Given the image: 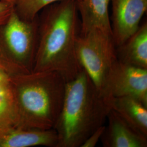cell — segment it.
<instances>
[{
	"label": "cell",
	"mask_w": 147,
	"mask_h": 147,
	"mask_svg": "<svg viewBox=\"0 0 147 147\" xmlns=\"http://www.w3.org/2000/svg\"><path fill=\"white\" fill-rule=\"evenodd\" d=\"M38 23L21 18L15 8L0 26V68L9 77L33 70Z\"/></svg>",
	"instance_id": "277c9868"
},
{
	"label": "cell",
	"mask_w": 147,
	"mask_h": 147,
	"mask_svg": "<svg viewBox=\"0 0 147 147\" xmlns=\"http://www.w3.org/2000/svg\"><path fill=\"white\" fill-rule=\"evenodd\" d=\"M116 49L119 61L147 69V24L144 22L125 42Z\"/></svg>",
	"instance_id": "8fae6325"
},
{
	"label": "cell",
	"mask_w": 147,
	"mask_h": 147,
	"mask_svg": "<svg viewBox=\"0 0 147 147\" xmlns=\"http://www.w3.org/2000/svg\"><path fill=\"white\" fill-rule=\"evenodd\" d=\"M7 76H8L0 68V80Z\"/></svg>",
	"instance_id": "e0dca14e"
},
{
	"label": "cell",
	"mask_w": 147,
	"mask_h": 147,
	"mask_svg": "<svg viewBox=\"0 0 147 147\" xmlns=\"http://www.w3.org/2000/svg\"><path fill=\"white\" fill-rule=\"evenodd\" d=\"M109 102L113 98L130 97L147 107V69L117 61L108 75L103 93Z\"/></svg>",
	"instance_id": "8992f818"
},
{
	"label": "cell",
	"mask_w": 147,
	"mask_h": 147,
	"mask_svg": "<svg viewBox=\"0 0 147 147\" xmlns=\"http://www.w3.org/2000/svg\"><path fill=\"white\" fill-rule=\"evenodd\" d=\"M110 110L109 103L82 69L66 82L63 105L53 127L58 136L57 147H81L104 125Z\"/></svg>",
	"instance_id": "7a4b0ae2"
},
{
	"label": "cell",
	"mask_w": 147,
	"mask_h": 147,
	"mask_svg": "<svg viewBox=\"0 0 147 147\" xmlns=\"http://www.w3.org/2000/svg\"><path fill=\"white\" fill-rule=\"evenodd\" d=\"M108 124L101 137L105 147H147V136L137 132L111 109Z\"/></svg>",
	"instance_id": "9c48e42d"
},
{
	"label": "cell",
	"mask_w": 147,
	"mask_h": 147,
	"mask_svg": "<svg viewBox=\"0 0 147 147\" xmlns=\"http://www.w3.org/2000/svg\"><path fill=\"white\" fill-rule=\"evenodd\" d=\"M2 1H7V2H11V3H14L16 4V1L18 0H2Z\"/></svg>",
	"instance_id": "ac0fdd59"
},
{
	"label": "cell",
	"mask_w": 147,
	"mask_h": 147,
	"mask_svg": "<svg viewBox=\"0 0 147 147\" xmlns=\"http://www.w3.org/2000/svg\"><path fill=\"white\" fill-rule=\"evenodd\" d=\"M76 0L50 5L38 27V39L32 71H55L66 81L82 69L76 54L81 31Z\"/></svg>",
	"instance_id": "6da1fadb"
},
{
	"label": "cell",
	"mask_w": 147,
	"mask_h": 147,
	"mask_svg": "<svg viewBox=\"0 0 147 147\" xmlns=\"http://www.w3.org/2000/svg\"><path fill=\"white\" fill-rule=\"evenodd\" d=\"M18 125L53 129L63 105L66 81L55 71H32L9 77Z\"/></svg>",
	"instance_id": "3957f363"
},
{
	"label": "cell",
	"mask_w": 147,
	"mask_h": 147,
	"mask_svg": "<svg viewBox=\"0 0 147 147\" xmlns=\"http://www.w3.org/2000/svg\"><path fill=\"white\" fill-rule=\"evenodd\" d=\"M63 1L64 0H18L14 8L21 18L27 21H34L42 9Z\"/></svg>",
	"instance_id": "5bb4252c"
},
{
	"label": "cell",
	"mask_w": 147,
	"mask_h": 147,
	"mask_svg": "<svg viewBox=\"0 0 147 147\" xmlns=\"http://www.w3.org/2000/svg\"><path fill=\"white\" fill-rule=\"evenodd\" d=\"M81 22L80 33L98 29L112 36L109 5L111 0H78Z\"/></svg>",
	"instance_id": "30bf717a"
},
{
	"label": "cell",
	"mask_w": 147,
	"mask_h": 147,
	"mask_svg": "<svg viewBox=\"0 0 147 147\" xmlns=\"http://www.w3.org/2000/svg\"><path fill=\"white\" fill-rule=\"evenodd\" d=\"M14 7V3L0 0V26L7 20Z\"/></svg>",
	"instance_id": "2e32d148"
},
{
	"label": "cell",
	"mask_w": 147,
	"mask_h": 147,
	"mask_svg": "<svg viewBox=\"0 0 147 147\" xmlns=\"http://www.w3.org/2000/svg\"><path fill=\"white\" fill-rule=\"evenodd\" d=\"M114 111L137 132L147 136V107L130 97L113 98L109 100Z\"/></svg>",
	"instance_id": "7c38bea8"
},
{
	"label": "cell",
	"mask_w": 147,
	"mask_h": 147,
	"mask_svg": "<svg viewBox=\"0 0 147 147\" xmlns=\"http://www.w3.org/2000/svg\"><path fill=\"white\" fill-rule=\"evenodd\" d=\"M105 125L98 128L86 139L81 147H95L97 143L100 140L101 137L105 130Z\"/></svg>",
	"instance_id": "9a60e30c"
},
{
	"label": "cell",
	"mask_w": 147,
	"mask_h": 147,
	"mask_svg": "<svg viewBox=\"0 0 147 147\" xmlns=\"http://www.w3.org/2000/svg\"><path fill=\"white\" fill-rule=\"evenodd\" d=\"M112 37L116 47L121 46L140 26L147 10V0H111Z\"/></svg>",
	"instance_id": "52a82bcc"
},
{
	"label": "cell",
	"mask_w": 147,
	"mask_h": 147,
	"mask_svg": "<svg viewBox=\"0 0 147 147\" xmlns=\"http://www.w3.org/2000/svg\"><path fill=\"white\" fill-rule=\"evenodd\" d=\"M18 125L16 104L9 77L0 80V130Z\"/></svg>",
	"instance_id": "4fadbf2b"
},
{
	"label": "cell",
	"mask_w": 147,
	"mask_h": 147,
	"mask_svg": "<svg viewBox=\"0 0 147 147\" xmlns=\"http://www.w3.org/2000/svg\"><path fill=\"white\" fill-rule=\"evenodd\" d=\"M76 54L81 68L104 97L108 75L118 60L112 37L98 29L80 33Z\"/></svg>",
	"instance_id": "5b68a950"
},
{
	"label": "cell",
	"mask_w": 147,
	"mask_h": 147,
	"mask_svg": "<svg viewBox=\"0 0 147 147\" xmlns=\"http://www.w3.org/2000/svg\"><path fill=\"white\" fill-rule=\"evenodd\" d=\"M58 136L53 129L39 130L13 126L0 130V147H57Z\"/></svg>",
	"instance_id": "ba28073f"
}]
</instances>
